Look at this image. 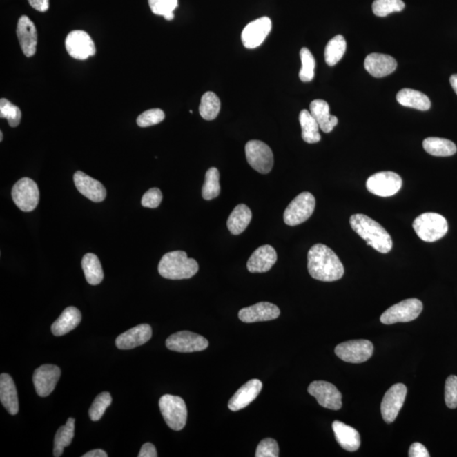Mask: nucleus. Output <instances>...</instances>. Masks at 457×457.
<instances>
[{"label":"nucleus","mask_w":457,"mask_h":457,"mask_svg":"<svg viewBox=\"0 0 457 457\" xmlns=\"http://www.w3.org/2000/svg\"><path fill=\"white\" fill-rule=\"evenodd\" d=\"M308 269L313 279L324 282L342 278L344 266L334 251L324 244L311 247L308 254Z\"/></svg>","instance_id":"obj_1"},{"label":"nucleus","mask_w":457,"mask_h":457,"mask_svg":"<svg viewBox=\"0 0 457 457\" xmlns=\"http://www.w3.org/2000/svg\"><path fill=\"white\" fill-rule=\"evenodd\" d=\"M350 224L356 233L361 237L367 245L378 253H388L393 247L391 235L381 224L364 215H354L350 218Z\"/></svg>","instance_id":"obj_2"},{"label":"nucleus","mask_w":457,"mask_h":457,"mask_svg":"<svg viewBox=\"0 0 457 457\" xmlns=\"http://www.w3.org/2000/svg\"><path fill=\"white\" fill-rule=\"evenodd\" d=\"M197 262L187 257L184 251L164 254L159 264V275L168 280L192 278L198 271Z\"/></svg>","instance_id":"obj_3"},{"label":"nucleus","mask_w":457,"mask_h":457,"mask_svg":"<svg viewBox=\"0 0 457 457\" xmlns=\"http://www.w3.org/2000/svg\"><path fill=\"white\" fill-rule=\"evenodd\" d=\"M413 227L418 237L426 242L439 241L448 232L447 219L436 213L419 215L414 221Z\"/></svg>","instance_id":"obj_4"},{"label":"nucleus","mask_w":457,"mask_h":457,"mask_svg":"<svg viewBox=\"0 0 457 457\" xmlns=\"http://www.w3.org/2000/svg\"><path fill=\"white\" fill-rule=\"evenodd\" d=\"M159 409L164 421L171 429H184L187 421V408L182 397L164 395L159 400Z\"/></svg>","instance_id":"obj_5"},{"label":"nucleus","mask_w":457,"mask_h":457,"mask_svg":"<svg viewBox=\"0 0 457 457\" xmlns=\"http://www.w3.org/2000/svg\"><path fill=\"white\" fill-rule=\"evenodd\" d=\"M316 200L313 194L302 193L295 197L284 213V221L287 226H295L304 223L312 216Z\"/></svg>","instance_id":"obj_6"},{"label":"nucleus","mask_w":457,"mask_h":457,"mask_svg":"<svg viewBox=\"0 0 457 457\" xmlns=\"http://www.w3.org/2000/svg\"><path fill=\"white\" fill-rule=\"evenodd\" d=\"M423 309L420 300L410 298L397 303L391 307L382 314L380 322L384 324H394L396 323H407L415 320Z\"/></svg>","instance_id":"obj_7"},{"label":"nucleus","mask_w":457,"mask_h":457,"mask_svg":"<svg viewBox=\"0 0 457 457\" xmlns=\"http://www.w3.org/2000/svg\"><path fill=\"white\" fill-rule=\"evenodd\" d=\"M247 162L260 174H268L273 166V155L271 148L264 142L252 140L245 148Z\"/></svg>","instance_id":"obj_8"},{"label":"nucleus","mask_w":457,"mask_h":457,"mask_svg":"<svg viewBox=\"0 0 457 457\" xmlns=\"http://www.w3.org/2000/svg\"><path fill=\"white\" fill-rule=\"evenodd\" d=\"M11 195L14 204L21 211H35L39 202V186L35 181L28 177L19 179L13 186Z\"/></svg>","instance_id":"obj_9"},{"label":"nucleus","mask_w":457,"mask_h":457,"mask_svg":"<svg viewBox=\"0 0 457 457\" xmlns=\"http://www.w3.org/2000/svg\"><path fill=\"white\" fill-rule=\"evenodd\" d=\"M402 186V179L399 175L391 171L378 172L368 179L367 189L371 193L380 197H391L399 192Z\"/></svg>","instance_id":"obj_10"},{"label":"nucleus","mask_w":457,"mask_h":457,"mask_svg":"<svg viewBox=\"0 0 457 457\" xmlns=\"http://www.w3.org/2000/svg\"><path fill=\"white\" fill-rule=\"evenodd\" d=\"M337 357L344 362L362 363L369 360L373 353V344L369 340H355L338 344L335 350Z\"/></svg>","instance_id":"obj_11"},{"label":"nucleus","mask_w":457,"mask_h":457,"mask_svg":"<svg viewBox=\"0 0 457 457\" xmlns=\"http://www.w3.org/2000/svg\"><path fill=\"white\" fill-rule=\"evenodd\" d=\"M166 347L171 351L190 353L207 349L208 342L204 336L191 331H179L166 340Z\"/></svg>","instance_id":"obj_12"},{"label":"nucleus","mask_w":457,"mask_h":457,"mask_svg":"<svg viewBox=\"0 0 457 457\" xmlns=\"http://www.w3.org/2000/svg\"><path fill=\"white\" fill-rule=\"evenodd\" d=\"M311 396L315 397L321 407L331 410H340L342 407V395L334 385L326 381H313L309 389Z\"/></svg>","instance_id":"obj_13"},{"label":"nucleus","mask_w":457,"mask_h":457,"mask_svg":"<svg viewBox=\"0 0 457 457\" xmlns=\"http://www.w3.org/2000/svg\"><path fill=\"white\" fill-rule=\"evenodd\" d=\"M407 389L403 384H396L385 393L381 402V414L385 422H394L406 400Z\"/></svg>","instance_id":"obj_14"},{"label":"nucleus","mask_w":457,"mask_h":457,"mask_svg":"<svg viewBox=\"0 0 457 457\" xmlns=\"http://www.w3.org/2000/svg\"><path fill=\"white\" fill-rule=\"evenodd\" d=\"M66 51L71 57L85 61L96 53V48L92 37L84 31H72L66 39Z\"/></svg>","instance_id":"obj_15"},{"label":"nucleus","mask_w":457,"mask_h":457,"mask_svg":"<svg viewBox=\"0 0 457 457\" xmlns=\"http://www.w3.org/2000/svg\"><path fill=\"white\" fill-rule=\"evenodd\" d=\"M61 376V371L58 366L45 364L37 368L32 377L37 394L41 397L50 396L55 391Z\"/></svg>","instance_id":"obj_16"},{"label":"nucleus","mask_w":457,"mask_h":457,"mask_svg":"<svg viewBox=\"0 0 457 457\" xmlns=\"http://www.w3.org/2000/svg\"><path fill=\"white\" fill-rule=\"evenodd\" d=\"M271 28L272 22L269 17H261L250 22L242 33L243 45L249 50L260 47L271 32Z\"/></svg>","instance_id":"obj_17"},{"label":"nucleus","mask_w":457,"mask_h":457,"mask_svg":"<svg viewBox=\"0 0 457 457\" xmlns=\"http://www.w3.org/2000/svg\"><path fill=\"white\" fill-rule=\"evenodd\" d=\"M280 314L278 307L271 302H263L240 310L238 316L243 323L250 324L276 320Z\"/></svg>","instance_id":"obj_18"},{"label":"nucleus","mask_w":457,"mask_h":457,"mask_svg":"<svg viewBox=\"0 0 457 457\" xmlns=\"http://www.w3.org/2000/svg\"><path fill=\"white\" fill-rule=\"evenodd\" d=\"M153 331L149 324H139L119 336L116 347L121 350H130L147 343L151 339Z\"/></svg>","instance_id":"obj_19"},{"label":"nucleus","mask_w":457,"mask_h":457,"mask_svg":"<svg viewBox=\"0 0 457 457\" xmlns=\"http://www.w3.org/2000/svg\"><path fill=\"white\" fill-rule=\"evenodd\" d=\"M73 179L77 189L89 200L100 202L106 200V189L100 182L81 171H77Z\"/></svg>","instance_id":"obj_20"},{"label":"nucleus","mask_w":457,"mask_h":457,"mask_svg":"<svg viewBox=\"0 0 457 457\" xmlns=\"http://www.w3.org/2000/svg\"><path fill=\"white\" fill-rule=\"evenodd\" d=\"M17 35L23 54L32 57L37 51V32L35 25L27 16L19 19Z\"/></svg>","instance_id":"obj_21"},{"label":"nucleus","mask_w":457,"mask_h":457,"mask_svg":"<svg viewBox=\"0 0 457 457\" xmlns=\"http://www.w3.org/2000/svg\"><path fill=\"white\" fill-rule=\"evenodd\" d=\"M263 388L260 380L254 378L238 389L228 402V407L232 411H238L249 406L255 400Z\"/></svg>","instance_id":"obj_22"},{"label":"nucleus","mask_w":457,"mask_h":457,"mask_svg":"<svg viewBox=\"0 0 457 457\" xmlns=\"http://www.w3.org/2000/svg\"><path fill=\"white\" fill-rule=\"evenodd\" d=\"M364 68L374 77H387L397 68V62L391 55L373 53L367 56Z\"/></svg>","instance_id":"obj_23"},{"label":"nucleus","mask_w":457,"mask_h":457,"mask_svg":"<svg viewBox=\"0 0 457 457\" xmlns=\"http://www.w3.org/2000/svg\"><path fill=\"white\" fill-rule=\"evenodd\" d=\"M277 261V253L275 249L271 245H264L258 249L252 254L246 267L251 273H265L271 271Z\"/></svg>","instance_id":"obj_24"},{"label":"nucleus","mask_w":457,"mask_h":457,"mask_svg":"<svg viewBox=\"0 0 457 457\" xmlns=\"http://www.w3.org/2000/svg\"><path fill=\"white\" fill-rule=\"evenodd\" d=\"M332 429L337 442L346 451L353 452L360 447V434L352 427L340 421H335L333 422Z\"/></svg>","instance_id":"obj_25"},{"label":"nucleus","mask_w":457,"mask_h":457,"mask_svg":"<svg viewBox=\"0 0 457 457\" xmlns=\"http://www.w3.org/2000/svg\"><path fill=\"white\" fill-rule=\"evenodd\" d=\"M0 402L10 414H18L19 402L16 385L13 378L7 373L0 376Z\"/></svg>","instance_id":"obj_26"},{"label":"nucleus","mask_w":457,"mask_h":457,"mask_svg":"<svg viewBox=\"0 0 457 457\" xmlns=\"http://www.w3.org/2000/svg\"><path fill=\"white\" fill-rule=\"evenodd\" d=\"M310 113L316 119L320 128L325 133H331L338 124L336 116L329 113V106L324 100L313 101L310 104Z\"/></svg>","instance_id":"obj_27"},{"label":"nucleus","mask_w":457,"mask_h":457,"mask_svg":"<svg viewBox=\"0 0 457 457\" xmlns=\"http://www.w3.org/2000/svg\"><path fill=\"white\" fill-rule=\"evenodd\" d=\"M81 321V313L75 307H69L63 311L61 315L52 325L51 331L55 336H62L76 329Z\"/></svg>","instance_id":"obj_28"},{"label":"nucleus","mask_w":457,"mask_h":457,"mask_svg":"<svg viewBox=\"0 0 457 457\" xmlns=\"http://www.w3.org/2000/svg\"><path fill=\"white\" fill-rule=\"evenodd\" d=\"M396 100L400 106L415 108V110L427 111L431 107L428 97L422 93L410 88H404L397 93Z\"/></svg>","instance_id":"obj_29"},{"label":"nucleus","mask_w":457,"mask_h":457,"mask_svg":"<svg viewBox=\"0 0 457 457\" xmlns=\"http://www.w3.org/2000/svg\"><path fill=\"white\" fill-rule=\"evenodd\" d=\"M252 217V211L246 205H237L227 220L228 231L234 235L242 234L249 226Z\"/></svg>","instance_id":"obj_30"},{"label":"nucleus","mask_w":457,"mask_h":457,"mask_svg":"<svg viewBox=\"0 0 457 457\" xmlns=\"http://www.w3.org/2000/svg\"><path fill=\"white\" fill-rule=\"evenodd\" d=\"M81 266L86 280L90 284L97 286L103 282L104 275L102 265L95 254H86L82 258Z\"/></svg>","instance_id":"obj_31"},{"label":"nucleus","mask_w":457,"mask_h":457,"mask_svg":"<svg viewBox=\"0 0 457 457\" xmlns=\"http://www.w3.org/2000/svg\"><path fill=\"white\" fill-rule=\"evenodd\" d=\"M422 146L427 153L436 157L452 156L457 151L454 142L440 137L426 138Z\"/></svg>","instance_id":"obj_32"},{"label":"nucleus","mask_w":457,"mask_h":457,"mask_svg":"<svg viewBox=\"0 0 457 457\" xmlns=\"http://www.w3.org/2000/svg\"><path fill=\"white\" fill-rule=\"evenodd\" d=\"M299 121L302 127V137L308 144H317L321 140L320 126L310 112L303 110L299 115Z\"/></svg>","instance_id":"obj_33"},{"label":"nucleus","mask_w":457,"mask_h":457,"mask_svg":"<svg viewBox=\"0 0 457 457\" xmlns=\"http://www.w3.org/2000/svg\"><path fill=\"white\" fill-rule=\"evenodd\" d=\"M347 50L346 39L342 35H337L329 41L324 50L325 62L329 66L336 65L342 59Z\"/></svg>","instance_id":"obj_34"},{"label":"nucleus","mask_w":457,"mask_h":457,"mask_svg":"<svg viewBox=\"0 0 457 457\" xmlns=\"http://www.w3.org/2000/svg\"><path fill=\"white\" fill-rule=\"evenodd\" d=\"M75 434V419L69 418L66 425L61 427L55 437L54 456H61L65 447L72 442Z\"/></svg>","instance_id":"obj_35"},{"label":"nucleus","mask_w":457,"mask_h":457,"mask_svg":"<svg viewBox=\"0 0 457 457\" xmlns=\"http://www.w3.org/2000/svg\"><path fill=\"white\" fill-rule=\"evenodd\" d=\"M220 100L219 97L213 92L205 93L202 97L200 106V113L206 121H213L216 119L220 111Z\"/></svg>","instance_id":"obj_36"},{"label":"nucleus","mask_w":457,"mask_h":457,"mask_svg":"<svg viewBox=\"0 0 457 457\" xmlns=\"http://www.w3.org/2000/svg\"><path fill=\"white\" fill-rule=\"evenodd\" d=\"M220 171L218 168L213 167L206 172L205 182L202 186V195L205 200H212L220 193Z\"/></svg>","instance_id":"obj_37"},{"label":"nucleus","mask_w":457,"mask_h":457,"mask_svg":"<svg viewBox=\"0 0 457 457\" xmlns=\"http://www.w3.org/2000/svg\"><path fill=\"white\" fill-rule=\"evenodd\" d=\"M302 61V68L300 70L299 78L303 82H309L313 79L315 74L316 62L313 55L309 48H302L300 51Z\"/></svg>","instance_id":"obj_38"},{"label":"nucleus","mask_w":457,"mask_h":457,"mask_svg":"<svg viewBox=\"0 0 457 457\" xmlns=\"http://www.w3.org/2000/svg\"><path fill=\"white\" fill-rule=\"evenodd\" d=\"M148 5L153 14L172 21L175 17L174 10L178 6V0H148Z\"/></svg>","instance_id":"obj_39"},{"label":"nucleus","mask_w":457,"mask_h":457,"mask_svg":"<svg viewBox=\"0 0 457 457\" xmlns=\"http://www.w3.org/2000/svg\"><path fill=\"white\" fill-rule=\"evenodd\" d=\"M405 8L402 0H374L373 3V14L377 17H385L389 14L400 12Z\"/></svg>","instance_id":"obj_40"},{"label":"nucleus","mask_w":457,"mask_h":457,"mask_svg":"<svg viewBox=\"0 0 457 457\" xmlns=\"http://www.w3.org/2000/svg\"><path fill=\"white\" fill-rule=\"evenodd\" d=\"M112 403V397L108 392H102L97 396L89 409L90 418L92 421H99Z\"/></svg>","instance_id":"obj_41"},{"label":"nucleus","mask_w":457,"mask_h":457,"mask_svg":"<svg viewBox=\"0 0 457 457\" xmlns=\"http://www.w3.org/2000/svg\"><path fill=\"white\" fill-rule=\"evenodd\" d=\"M0 117L6 119L11 127H17L21 122V111L20 108L14 106L9 100H0Z\"/></svg>","instance_id":"obj_42"},{"label":"nucleus","mask_w":457,"mask_h":457,"mask_svg":"<svg viewBox=\"0 0 457 457\" xmlns=\"http://www.w3.org/2000/svg\"><path fill=\"white\" fill-rule=\"evenodd\" d=\"M166 117L164 111L159 108H152L138 116L137 125L140 127H148L162 122Z\"/></svg>","instance_id":"obj_43"},{"label":"nucleus","mask_w":457,"mask_h":457,"mask_svg":"<svg viewBox=\"0 0 457 457\" xmlns=\"http://www.w3.org/2000/svg\"><path fill=\"white\" fill-rule=\"evenodd\" d=\"M445 404L451 409L457 407V376H451L445 381Z\"/></svg>","instance_id":"obj_44"},{"label":"nucleus","mask_w":457,"mask_h":457,"mask_svg":"<svg viewBox=\"0 0 457 457\" xmlns=\"http://www.w3.org/2000/svg\"><path fill=\"white\" fill-rule=\"evenodd\" d=\"M256 457H278L279 445L276 440L268 438L258 445Z\"/></svg>","instance_id":"obj_45"},{"label":"nucleus","mask_w":457,"mask_h":457,"mask_svg":"<svg viewBox=\"0 0 457 457\" xmlns=\"http://www.w3.org/2000/svg\"><path fill=\"white\" fill-rule=\"evenodd\" d=\"M163 195L161 191L156 187L149 189L142 198V205L144 208H158L162 202Z\"/></svg>","instance_id":"obj_46"},{"label":"nucleus","mask_w":457,"mask_h":457,"mask_svg":"<svg viewBox=\"0 0 457 457\" xmlns=\"http://www.w3.org/2000/svg\"><path fill=\"white\" fill-rule=\"evenodd\" d=\"M410 457H429L428 449L421 443H414L409 449Z\"/></svg>","instance_id":"obj_47"},{"label":"nucleus","mask_w":457,"mask_h":457,"mask_svg":"<svg viewBox=\"0 0 457 457\" xmlns=\"http://www.w3.org/2000/svg\"><path fill=\"white\" fill-rule=\"evenodd\" d=\"M158 456V453H157L156 448L155 445L151 443H146L142 445L138 457H157Z\"/></svg>","instance_id":"obj_48"},{"label":"nucleus","mask_w":457,"mask_h":457,"mask_svg":"<svg viewBox=\"0 0 457 457\" xmlns=\"http://www.w3.org/2000/svg\"><path fill=\"white\" fill-rule=\"evenodd\" d=\"M30 6L40 12H45L50 8V0H28Z\"/></svg>","instance_id":"obj_49"},{"label":"nucleus","mask_w":457,"mask_h":457,"mask_svg":"<svg viewBox=\"0 0 457 457\" xmlns=\"http://www.w3.org/2000/svg\"><path fill=\"white\" fill-rule=\"evenodd\" d=\"M108 454L103 449H97L86 453L82 457H107Z\"/></svg>","instance_id":"obj_50"},{"label":"nucleus","mask_w":457,"mask_h":457,"mask_svg":"<svg viewBox=\"0 0 457 457\" xmlns=\"http://www.w3.org/2000/svg\"><path fill=\"white\" fill-rule=\"evenodd\" d=\"M449 82H451V87L457 95V74L452 75L449 78Z\"/></svg>","instance_id":"obj_51"},{"label":"nucleus","mask_w":457,"mask_h":457,"mask_svg":"<svg viewBox=\"0 0 457 457\" xmlns=\"http://www.w3.org/2000/svg\"><path fill=\"white\" fill-rule=\"evenodd\" d=\"M3 133H2V132H0V142H2V141H3Z\"/></svg>","instance_id":"obj_52"}]
</instances>
